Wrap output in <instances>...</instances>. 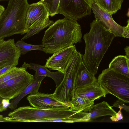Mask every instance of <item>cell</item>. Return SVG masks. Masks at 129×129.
Segmentation results:
<instances>
[{
  "mask_svg": "<svg viewBox=\"0 0 129 129\" xmlns=\"http://www.w3.org/2000/svg\"><path fill=\"white\" fill-rule=\"evenodd\" d=\"M107 94L105 90L97 81L75 89L72 98L80 97L94 101L101 97L105 96Z\"/></svg>",
  "mask_w": 129,
  "mask_h": 129,
  "instance_id": "13",
  "label": "cell"
},
{
  "mask_svg": "<svg viewBox=\"0 0 129 129\" xmlns=\"http://www.w3.org/2000/svg\"><path fill=\"white\" fill-rule=\"evenodd\" d=\"M45 77L44 76L35 77L34 76L32 82L21 93L13 98L8 108L12 110L15 109L20 101L26 95L29 94H35L39 92L41 82Z\"/></svg>",
  "mask_w": 129,
  "mask_h": 129,
  "instance_id": "15",
  "label": "cell"
},
{
  "mask_svg": "<svg viewBox=\"0 0 129 129\" xmlns=\"http://www.w3.org/2000/svg\"><path fill=\"white\" fill-rule=\"evenodd\" d=\"M124 50L126 54V56L129 58V46H126L124 48Z\"/></svg>",
  "mask_w": 129,
  "mask_h": 129,
  "instance_id": "33",
  "label": "cell"
},
{
  "mask_svg": "<svg viewBox=\"0 0 129 129\" xmlns=\"http://www.w3.org/2000/svg\"><path fill=\"white\" fill-rule=\"evenodd\" d=\"M5 10L4 7L0 5V16Z\"/></svg>",
  "mask_w": 129,
  "mask_h": 129,
  "instance_id": "34",
  "label": "cell"
},
{
  "mask_svg": "<svg viewBox=\"0 0 129 129\" xmlns=\"http://www.w3.org/2000/svg\"><path fill=\"white\" fill-rule=\"evenodd\" d=\"M88 112L78 111L76 113L68 117L61 118L37 120L35 122H58L69 123L83 122V119Z\"/></svg>",
  "mask_w": 129,
  "mask_h": 129,
  "instance_id": "22",
  "label": "cell"
},
{
  "mask_svg": "<svg viewBox=\"0 0 129 129\" xmlns=\"http://www.w3.org/2000/svg\"><path fill=\"white\" fill-rule=\"evenodd\" d=\"M60 0H40L48 10L49 16L53 17L57 14Z\"/></svg>",
  "mask_w": 129,
  "mask_h": 129,
  "instance_id": "24",
  "label": "cell"
},
{
  "mask_svg": "<svg viewBox=\"0 0 129 129\" xmlns=\"http://www.w3.org/2000/svg\"><path fill=\"white\" fill-rule=\"evenodd\" d=\"M29 4L27 0H9L6 9L0 16V39L28 31L26 26Z\"/></svg>",
  "mask_w": 129,
  "mask_h": 129,
  "instance_id": "3",
  "label": "cell"
},
{
  "mask_svg": "<svg viewBox=\"0 0 129 129\" xmlns=\"http://www.w3.org/2000/svg\"><path fill=\"white\" fill-rule=\"evenodd\" d=\"M119 108V110L117 113L116 116H112V117H110V118L113 121H118L119 120L122 119L123 118V116L121 111V109L120 108Z\"/></svg>",
  "mask_w": 129,
  "mask_h": 129,
  "instance_id": "28",
  "label": "cell"
},
{
  "mask_svg": "<svg viewBox=\"0 0 129 129\" xmlns=\"http://www.w3.org/2000/svg\"><path fill=\"white\" fill-rule=\"evenodd\" d=\"M94 101L80 97L73 98L70 109L76 111L88 112L94 105Z\"/></svg>",
  "mask_w": 129,
  "mask_h": 129,
  "instance_id": "21",
  "label": "cell"
},
{
  "mask_svg": "<svg viewBox=\"0 0 129 129\" xmlns=\"http://www.w3.org/2000/svg\"><path fill=\"white\" fill-rule=\"evenodd\" d=\"M97 81L95 76L88 71L82 61L75 75L74 83V90Z\"/></svg>",
  "mask_w": 129,
  "mask_h": 129,
  "instance_id": "16",
  "label": "cell"
},
{
  "mask_svg": "<svg viewBox=\"0 0 129 129\" xmlns=\"http://www.w3.org/2000/svg\"><path fill=\"white\" fill-rule=\"evenodd\" d=\"M116 112L107 102L104 101L93 105L90 110L84 117V122L106 116H115Z\"/></svg>",
  "mask_w": 129,
  "mask_h": 129,
  "instance_id": "14",
  "label": "cell"
},
{
  "mask_svg": "<svg viewBox=\"0 0 129 129\" xmlns=\"http://www.w3.org/2000/svg\"><path fill=\"white\" fill-rule=\"evenodd\" d=\"M93 0H60L57 14L78 20L90 15Z\"/></svg>",
  "mask_w": 129,
  "mask_h": 129,
  "instance_id": "7",
  "label": "cell"
},
{
  "mask_svg": "<svg viewBox=\"0 0 129 129\" xmlns=\"http://www.w3.org/2000/svg\"><path fill=\"white\" fill-rule=\"evenodd\" d=\"M10 100L7 99H3L2 101V103L4 108H8L10 104Z\"/></svg>",
  "mask_w": 129,
  "mask_h": 129,
  "instance_id": "31",
  "label": "cell"
},
{
  "mask_svg": "<svg viewBox=\"0 0 129 129\" xmlns=\"http://www.w3.org/2000/svg\"><path fill=\"white\" fill-rule=\"evenodd\" d=\"M90 26L89 32L83 37L85 47L82 61L88 71L95 76L104 54L116 37L98 20H93Z\"/></svg>",
  "mask_w": 129,
  "mask_h": 129,
  "instance_id": "1",
  "label": "cell"
},
{
  "mask_svg": "<svg viewBox=\"0 0 129 129\" xmlns=\"http://www.w3.org/2000/svg\"><path fill=\"white\" fill-rule=\"evenodd\" d=\"M49 16L48 10L42 2L35 3L30 29L44 23Z\"/></svg>",
  "mask_w": 129,
  "mask_h": 129,
  "instance_id": "18",
  "label": "cell"
},
{
  "mask_svg": "<svg viewBox=\"0 0 129 129\" xmlns=\"http://www.w3.org/2000/svg\"><path fill=\"white\" fill-rule=\"evenodd\" d=\"M54 22L48 19L44 23L30 29L21 39V40L26 39L35 34L38 33L44 28L49 26Z\"/></svg>",
  "mask_w": 129,
  "mask_h": 129,
  "instance_id": "25",
  "label": "cell"
},
{
  "mask_svg": "<svg viewBox=\"0 0 129 129\" xmlns=\"http://www.w3.org/2000/svg\"><path fill=\"white\" fill-rule=\"evenodd\" d=\"M111 107H115L118 108H120L121 109L125 110L126 111L129 112V107L125 105L124 104V103L123 101L118 99L116 100Z\"/></svg>",
  "mask_w": 129,
  "mask_h": 129,
  "instance_id": "27",
  "label": "cell"
},
{
  "mask_svg": "<svg viewBox=\"0 0 129 129\" xmlns=\"http://www.w3.org/2000/svg\"><path fill=\"white\" fill-rule=\"evenodd\" d=\"M78 112L70 108L64 110H49L26 106L14 109L10 112L8 115L18 122H32L37 120L66 118Z\"/></svg>",
  "mask_w": 129,
  "mask_h": 129,
  "instance_id": "6",
  "label": "cell"
},
{
  "mask_svg": "<svg viewBox=\"0 0 129 129\" xmlns=\"http://www.w3.org/2000/svg\"><path fill=\"white\" fill-rule=\"evenodd\" d=\"M108 68L129 77V58L126 55L116 56L110 63Z\"/></svg>",
  "mask_w": 129,
  "mask_h": 129,
  "instance_id": "19",
  "label": "cell"
},
{
  "mask_svg": "<svg viewBox=\"0 0 129 129\" xmlns=\"http://www.w3.org/2000/svg\"><path fill=\"white\" fill-rule=\"evenodd\" d=\"M15 66H8L0 69V77Z\"/></svg>",
  "mask_w": 129,
  "mask_h": 129,
  "instance_id": "29",
  "label": "cell"
},
{
  "mask_svg": "<svg viewBox=\"0 0 129 129\" xmlns=\"http://www.w3.org/2000/svg\"><path fill=\"white\" fill-rule=\"evenodd\" d=\"M95 20L99 21L105 28L113 33L116 37L129 38V20L125 26H122L116 23L111 15L104 10L93 1L91 6Z\"/></svg>",
  "mask_w": 129,
  "mask_h": 129,
  "instance_id": "9",
  "label": "cell"
},
{
  "mask_svg": "<svg viewBox=\"0 0 129 129\" xmlns=\"http://www.w3.org/2000/svg\"><path fill=\"white\" fill-rule=\"evenodd\" d=\"M124 0H93L101 9L111 15L121 9Z\"/></svg>",
  "mask_w": 129,
  "mask_h": 129,
  "instance_id": "20",
  "label": "cell"
},
{
  "mask_svg": "<svg viewBox=\"0 0 129 129\" xmlns=\"http://www.w3.org/2000/svg\"><path fill=\"white\" fill-rule=\"evenodd\" d=\"M21 55L20 48L16 46L14 39H0V69L11 65L16 66Z\"/></svg>",
  "mask_w": 129,
  "mask_h": 129,
  "instance_id": "10",
  "label": "cell"
},
{
  "mask_svg": "<svg viewBox=\"0 0 129 129\" xmlns=\"http://www.w3.org/2000/svg\"><path fill=\"white\" fill-rule=\"evenodd\" d=\"M28 68L30 70L33 69L35 71L34 75L35 77L44 76L51 78L54 81L56 87L61 82L64 76V73L58 71L55 72L50 71L45 65L30 63H28Z\"/></svg>",
  "mask_w": 129,
  "mask_h": 129,
  "instance_id": "17",
  "label": "cell"
},
{
  "mask_svg": "<svg viewBox=\"0 0 129 129\" xmlns=\"http://www.w3.org/2000/svg\"><path fill=\"white\" fill-rule=\"evenodd\" d=\"M16 46L20 48L21 54L24 55L33 50L43 51L44 47L42 44L34 45L25 42L22 40H19L15 43Z\"/></svg>",
  "mask_w": 129,
  "mask_h": 129,
  "instance_id": "23",
  "label": "cell"
},
{
  "mask_svg": "<svg viewBox=\"0 0 129 129\" xmlns=\"http://www.w3.org/2000/svg\"><path fill=\"white\" fill-rule=\"evenodd\" d=\"M81 30L77 20L65 17L57 20L45 32L42 39L43 51L46 53L53 54L81 42Z\"/></svg>",
  "mask_w": 129,
  "mask_h": 129,
  "instance_id": "2",
  "label": "cell"
},
{
  "mask_svg": "<svg viewBox=\"0 0 129 129\" xmlns=\"http://www.w3.org/2000/svg\"><path fill=\"white\" fill-rule=\"evenodd\" d=\"M4 99L0 96V112L6 111L7 108H4L2 103V101Z\"/></svg>",
  "mask_w": 129,
  "mask_h": 129,
  "instance_id": "32",
  "label": "cell"
},
{
  "mask_svg": "<svg viewBox=\"0 0 129 129\" xmlns=\"http://www.w3.org/2000/svg\"><path fill=\"white\" fill-rule=\"evenodd\" d=\"M97 82L107 94H111L124 103H129V76L108 68L103 70Z\"/></svg>",
  "mask_w": 129,
  "mask_h": 129,
  "instance_id": "4",
  "label": "cell"
},
{
  "mask_svg": "<svg viewBox=\"0 0 129 129\" xmlns=\"http://www.w3.org/2000/svg\"><path fill=\"white\" fill-rule=\"evenodd\" d=\"M30 104L36 108L49 110L69 109V107L54 98L52 94L39 92L30 94L26 98Z\"/></svg>",
  "mask_w": 129,
  "mask_h": 129,
  "instance_id": "11",
  "label": "cell"
},
{
  "mask_svg": "<svg viewBox=\"0 0 129 129\" xmlns=\"http://www.w3.org/2000/svg\"><path fill=\"white\" fill-rule=\"evenodd\" d=\"M35 5V3L29 4L27 13L26 20V26L29 31L30 28L31 21Z\"/></svg>",
  "mask_w": 129,
  "mask_h": 129,
  "instance_id": "26",
  "label": "cell"
},
{
  "mask_svg": "<svg viewBox=\"0 0 129 129\" xmlns=\"http://www.w3.org/2000/svg\"><path fill=\"white\" fill-rule=\"evenodd\" d=\"M34 76L26 71L20 75L0 84V96L10 100L21 93L30 83Z\"/></svg>",
  "mask_w": 129,
  "mask_h": 129,
  "instance_id": "8",
  "label": "cell"
},
{
  "mask_svg": "<svg viewBox=\"0 0 129 129\" xmlns=\"http://www.w3.org/2000/svg\"><path fill=\"white\" fill-rule=\"evenodd\" d=\"M17 122L16 120L11 117H3V116L0 115V122Z\"/></svg>",
  "mask_w": 129,
  "mask_h": 129,
  "instance_id": "30",
  "label": "cell"
},
{
  "mask_svg": "<svg viewBox=\"0 0 129 129\" xmlns=\"http://www.w3.org/2000/svg\"><path fill=\"white\" fill-rule=\"evenodd\" d=\"M76 50L74 45L55 52L47 59L45 66L50 70H57L64 74L70 58Z\"/></svg>",
  "mask_w": 129,
  "mask_h": 129,
  "instance_id": "12",
  "label": "cell"
},
{
  "mask_svg": "<svg viewBox=\"0 0 129 129\" xmlns=\"http://www.w3.org/2000/svg\"><path fill=\"white\" fill-rule=\"evenodd\" d=\"M82 61V55L76 50L67 65L61 82L56 87L53 96L70 108L74 89V83L76 73Z\"/></svg>",
  "mask_w": 129,
  "mask_h": 129,
  "instance_id": "5",
  "label": "cell"
}]
</instances>
